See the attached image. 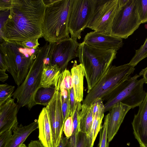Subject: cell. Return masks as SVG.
Segmentation results:
<instances>
[{"label":"cell","mask_w":147,"mask_h":147,"mask_svg":"<svg viewBox=\"0 0 147 147\" xmlns=\"http://www.w3.org/2000/svg\"><path fill=\"white\" fill-rule=\"evenodd\" d=\"M45 9L43 0H12L9 14L0 28L1 38L21 42L41 38Z\"/></svg>","instance_id":"obj_1"},{"label":"cell","mask_w":147,"mask_h":147,"mask_svg":"<svg viewBox=\"0 0 147 147\" xmlns=\"http://www.w3.org/2000/svg\"><path fill=\"white\" fill-rule=\"evenodd\" d=\"M45 9L42 37L49 43L68 38L70 16L74 0H44Z\"/></svg>","instance_id":"obj_2"},{"label":"cell","mask_w":147,"mask_h":147,"mask_svg":"<svg viewBox=\"0 0 147 147\" xmlns=\"http://www.w3.org/2000/svg\"><path fill=\"white\" fill-rule=\"evenodd\" d=\"M117 51L79 43L77 51L79 61L84 67L87 85V92L102 77L116 58Z\"/></svg>","instance_id":"obj_3"},{"label":"cell","mask_w":147,"mask_h":147,"mask_svg":"<svg viewBox=\"0 0 147 147\" xmlns=\"http://www.w3.org/2000/svg\"><path fill=\"white\" fill-rule=\"evenodd\" d=\"M48 42L37 50L25 79L13 94V98L17 99L19 109L25 106L30 110L37 105L35 99L36 95L40 88L43 69L49 63L47 59Z\"/></svg>","instance_id":"obj_4"},{"label":"cell","mask_w":147,"mask_h":147,"mask_svg":"<svg viewBox=\"0 0 147 147\" xmlns=\"http://www.w3.org/2000/svg\"><path fill=\"white\" fill-rule=\"evenodd\" d=\"M39 48L30 49L21 42L3 40L0 45L7 70L11 74L16 84L19 86L27 75L36 52Z\"/></svg>","instance_id":"obj_5"},{"label":"cell","mask_w":147,"mask_h":147,"mask_svg":"<svg viewBox=\"0 0 147 147\" xmlns=\"http://www.w3.org/2000/svg\"><path fill=\"white\" fill-rule=\"evenodd\" d=\"M135 69L129 63L117 66L111 65L95 86L87 92L82 104L90 106L99 98L103 101H107Z\"/></svg>","instance_id":"obj_6"},{"label":"cell","mask_w":147,"mask_h":147,"mask_svg":"<svg viewBox=\"0 0 147 147\" xmlns=\"http://www.w3.org/2000/svg\"><path fill=\"white\" fill-rule=\"evenodd\" d=\"M136 74L130 77L118 87L112 96L104 105L105 112L109 111L116 104L121 102L131 109L139 106L143 100L146 93L143 89V78Z\"/></svg>","instance_id":"obj_7"},{"label":"cell","mask_w":147,"mask_h":147,"mask_svg":"<svg viewBox=\"0 0 147 147\" xmlns=\"http://www.w3.org/2000/svg\"><path fill=\"white\" fill-rule=\"evenodd\" d=\"M141 24L137 0H129L124 5L119 6L113 19L111 34L121 39H126Z\"/></svg>","instance_id":"obj_8"},{"label":"cell","mask_w":147,"mask_h":147,"mask_svg":"<svg viewBox=\"0 0 147 147\" xmlns=\"http://www.w3.org/2000/svg\"><path fill=\"white\" fill-rule=\"evenodd\" d=\"M119 7L118 0H95L87 28L94 31L111 34L113 21Z\"/></svg>","instance_id":"obj_9"},{"label":"cell","mask_w":147,"mask_h":147,"mask_svg":"<svg viewBox=\"0 0 147 147\" xmlns=\"http://www.w3.org/2000/svg\"><path fill=\"white\" fill-rule=\"evenodd\" d=\"M95 3V0H74L68 25L71 37L80 38L90 22Z\"/></svg>","instance_id":"obj_10"},{"label":"cell","mask_w":147,"mask_h":147,"mask_svg":"<svg viewBox=\"0 0 147 147\" xmlns=\"http://www.w3.org/2000/svg\"><path fill=\"white\" fill-rule=\"evenodd\" d=\"M79 45L71 37L54 43H49L48 53L50 65H57L62 72L67 69L69 62L77 57Z\"/></svg>","instance_id":"obj_11"},{"label":"cell","mask_w":147,"mask_h":147,"mask_svg":"<svg viewBox=\"0 0 147 147\" xmlns=\"http://www.w3.org/2000/svg\"><path fill=\"white\" fill-rule=\"evenodd\" d=\"M52 130L54 147L57 146L63 134L64 123L61 109L60 91L56 89L53 96L46 106Z\"/></svg>","instance_id":"obj_12"},{"label":"cell","mask_w":147,"mask_h":147,"mask_svg":"<svg viewBox=\"0 0 147 147\" xmlns=\"http://www.w3.org/2000/svg\"><path fill=\"white\" fill-rule=\"evenodd\" d=\"M83 42L88 45L104 49H113L117 51L123 46L122 39L111 34L96 31L87 33Z\"/></svg>","instance_id":"obj_13"},{"label":"cell","mask_w":147,"mask_h":147,"mask_svg":"<svg viewBox=\"0 0 147 147\" xmlns=\"http://www.w3.org/2000/svg\"><path fill=\"white\" fill-rule=\"evenodd\" d=\"M139 107L131 123L133 133L140 147H147V92Z\"/></svg>","instance_id":"obj_14"},{"label":"cell","mask_w":147,"mask_h":147,"mask_svg":"<svg viewBox=\"0 0 147 147\" xmlns=\"http://www.w3.org/2000/svg\"><path fill=\"white\" fill-rule=\"evenodd\" d=\"M19 109L13 98L9 99L0 106V134L13 130L18 126L17 115Z\"/></svg>","instance_id":"obj_15"},{"label":"cell","mask_w":147,"mask_h":147,"mask_svg":"<svg viewBox=\"0 0 147 147\" xmlns=\"http://www.w3.org/2000/svg\"><path fill=\"white\" fill-rule=\"evenodd\" d=\"M131 109L120 102L114 105L109 111L107 128L108 142L109 143L117 133L124 118Z\"/></svg>","instance_id":"obj_16"},{"label":"cell","mask_w":147,"mask_h":147,"mask_svg":"<svg viewBox=\"0 0 147 147\" xmlns=\"http://www.w3.org/2000/svg\"><path fill=\"white\" fill-rule=\"evenodd\" d=\"M39 140L44 147H54L53 134L48 111L43 108L37 120Z\"/></svg>","instance_id":"obj_17"},{"label":"cell","mask_w":147,"mask_h":147,"mask_svg":"<svg viewBox=\"0 0 147 147\" xmlns=\"http://www.w3.org/2000/svg\"><path fill=\"white\" fill-rule=\"evenodd\" d=\"M38 128L37 120L29 124L23 126L22 124L13 130V133L5 147H18L23 144L29 136Z\"/></svg>","instance_id":"obj_18"},{"label":"cell","mask_w":147,"mask_h":147,"mask_svg":"<svg viewBox=\"0 0 147 147\" xmlns=\"http://www.w3.org/2000/svg\"><path fill=\"white\" fill-rule=\"evenodd\" d=\"M70 72L76 100L77 102H81L83 100L84 78L85 76L84 67L80 63L78 64L75 60Z\"/></svg>","instance_id":"obj_19"},{"label":"cell","mask_w":147,"mask_h":147,"mask_svg":"<svg viewBox=\"0 0 147 147\" xmlns=\"http://www.w3.org/2000/svg\"><path fill=\"white\" fill-rule=\"evenodd\" d=\"M61 72L60 69L56 65H45L42 72L40 88H49L52 86L56 88Z\"/></svg>","instance_id":"obj_20"},{"label":"cell","mask_w":147,"mask_h":147,"mask_svg":"<svg viewBox=\"0 0 147 147\" xmlns=\"http://www.w3.org/2000/svg\"><path fill=\"white\" fill-rule=\"evenodd\" d=\"M93 104L88 106L82 104L79 113L80 132L87 135L92 125Z\"/></svg>","instance_id":"obj_21"},{"label":"cell","mask_w":147,"mask_h":147,"mask_svg":"<svg viewBox=\"0 0 147 147\" xmlns=\"http://www.w3.org/2000/svg\"><path fill=\"white\" fill-rule=\"evenodd\" d=\"M39 89L36 92L35 100L37 104L45 106L48 105L52 99L56 90L54 87L42 88Z\"/></svg>","instance_id":"obj_22"},{"label":"cell","mask_w":147,"mask_h":147,"mask_svg":"<svg viewBox=\"0 0 147 147\" xmlns=\"http://www.w3.org/2000/svg\"><path fill=\"white\" fill-rule=\"evenodd\" d=\"M73 88L72 77L71 72L66 69L61 72L56 89L60 91L62 89L69 90Z\"/></svg>","instance_id":"obj_23"},{"label":"cell","mask_w":147,"mask_h":147,"mask_svg":"<svg viewBox=\"0 0 147 147\" xmlns=\"http://www.w3.org/2000/svg\"><path fill=\"white\" fill-rule=\"evenodd\" d=\"M61 109L63 122L71 116L70 100L69 90L62 89L60 91Z\"/></svg>","instance_id":"obj_24"},{"label":"cell","mask_w":147,"mask_h":147,"mask_svg":"<svg viewBox=\"0 0 147 147\" xmlns=\"http://www.w3.org/2000/svg\"><path fill=\"white\" fill-rule=\"evenodd\" d=\"M15 86L6 83L0 85V106L2 105L12 96Z\"/></svg>","instance_id":"obj_25"},{"label":"cell","mask_w":147,"mask_h":147,"mask_svg":"<svg viewBox=\"0 0 147 147\" xmlns=\"http://www.w3.org/2000/svg\"><path fill=\"white\" fill-rule=\"evenodd\" d=\"M147 57V38L143 45L136 50L135 54L129 63L134 67L141 60Z\"/></svg>","instance_id":"obj_26"},{"label":"cell","mask_w":147,"mask_h":147,"mask_svg":"<svg viewBox=\"0 0 147 147\" xmlns=\"http://www.w3.org/2000/svg\"><path fill=\"white\" fill-rule=\"evenodd\" d=\"M109 122V114L105 117L104 122L99 131L100 136L98 147H109L108 142L107 128Z\"/></svg>","instance_id":"obj_27"},{"label":"cell","mask_w":147,"mask_h":147,"mask_svg":"<svg viewBox=\"0 0 147 147\" xmlns=\"http://www.w3.org/2000/svg\"><path fill=\"white\" fill-rule=\"evenodd\" d=\"M139 16L142 23L147 22V0H137Z\"/></svg>","instance_id":"obj_28"},{"label":"cell","mask_w":147,"mask_h":147,"mask_svg":"<svg viewBox=\"0 0 147 147\" xmlns=\"http://www.w3.org/2000/svg\"><path fill=\"white\" fill-rule=\"evenodd\" d=\"M73 130L72 118L70 116L64 122L63 131L65 137L69 139L72 135Z\"/></svg>","instance_id":"obj_29"},{"label":"cell","mask_w":147,"mask_h":147,"mask_svg":"<svg viewBox=\"0 0 147 147\" xmlns=\"http://www.w3.org/2000/svg\"><path fill=\"white\" fill-rule=\"evenodd\" d=\"M12 130H9L0 134V147H5L12 135Z\"/></svg>","instance_id":"obj_30"},{"label":"cell","mask_w":147,"mask_h":147,"mask_svg":"<svg viewBox=\"0 0 147 147\" xmlns=\"http://www.w3.org/2000/svg\"><path fill=\"white\" fill-rule=\"evenodd\" d=\"M70 100L71 116L73 115L77 104L75 97L73 88L69 90Z\"/></svg>","instance_id":"obj_31"},{"label":"cell","mask_w":147,"mask_h":147,"mask_svg":"<svg viewBox=\"0 0 147 147\" xmlns=\"http://www.w3.org/2000/svg\"><path fill=\"white\" fill-rule=\"evenodd\" d=\"M87 142L86 134L80 132L78 137L76 147H87Z\"/></svg>","instance_id":"obj_32"},{"label":"cell","mask_w":147,"mask_h":147,"mask_svg":"<svg viewBox=\"0 0 147 147\" xmlns=\"http://www.w3.org/2000/svg\"><path fill=\"white\" fill-rule=\"evenodd\" d=\"M38 39L28 40L21 42L26 48L36 49L38 48V46L39 45L38 42Z\"/></svg>","instance_id":"obj_33"},{"label":"cell","mask_w":147,"mask_h":147,"mask_svg":"<svg viewBox=\"0 0 147 147\" xmlns=\"http://www.w3.org/2000/svg\"><path fill=\"white\" fill-rule=\"evenodd\" d=\"M12 0H0V11L9 10L11 7Z\"/></svg>","instance_id":"obj_34"},{"label":"cell","mask_w":147,"mask_h":147,"mask_svg":"<svg viewBox=\"0 0 147 147\" xmlns=\"http://www.w3.org/2000/svg\"><path fill=\"white\" fill-rule=\"evenodd\" d=\"M78 137L72 135L68 140L67 147H76Z\"/></svg>","instance_id":"obj_35"},{"label":"cell","mask_w":147,"mask_h":147,"mask_svg":"<svg viewBox=\"0 0 147 147\" xmlns=\"http://www.w3.org/2000/svg\"><path fill=\"white\" fill-rule=\"evenodd\" d=\"M7 69L3 55L0 53V70L6 71Z\"/></svg>","instance_id":"obj_36"},{"label":"cell","mask_w":147,"mask_h":147,"mask_svg":"<svg viewBox=\"0 0 147 147\" xmlns=\"http://www.w3.org/2000/svg\"><path fill=\"white\" fill-rule=\"evenodd\" d=\"M69 138L64 136L63 134L59 145L56 147H67Z\"/></svg>","instance_id":"obj_37"},{"label":"cell","mask_w":147,"mask_h":147,"mask_svg":"<svg viewBox=\"0 0 147 147\" xmlns=\"http://www.w3.org/2000/svg\"><path fill=\"white\" fill-rule=\"evenodd\" d=\"M28 147H44L39 140H32L28 145Z\"/></svg>","instance_id":"obj_38"},{"label":"cell","mask_w":147,"mask_h":147,"mask_svg":"<svg viewBox=\"0 0 147 147\" xmlns=\"http://www.w3.org/2000/svg\"><path fill=\"white\" fill-rule=\"evenodd\" d=\"M8 75L5 71L0 70V80L2 82H4L8 78Z\"/></svg>","instance_id":"obj_39"},{"label":"cell","mask_w":147,"mask_h":147,"mask_svg":"<svg viewBox=\"0 0 147 147\" xmlns=\"http://www.w3.org/2000/svg\"><path fill=\"white\" fill-rule=\"evenodd\" d=\"M139 75L143 76L144 83L147 84V67L142 69L139 73Z\"/></svg>","instance_id":"obj_40"},{"label":"cell","mask_w":147,"mask_h":147,"mask_svg":"<svg viewBox=\"0 0 147 147\" xmlns=\"http://www.w3.org/2000/svg\"><path fill=\"white\" fill-rule=\"evenodd\" d=\"M129 0H118L119 6H121L125 5Z\"/></svg>","instance_id":"obj_41"},{"label":"cell","mask_w":147,"mask_h":147,"mask_svg":"<svg viewBox=\"0 0 147 147\" xmlns=\"http://www.w3.org/2000/svg\"><path fill=\"white\" fill-rule=\"evenodd\" d=\"M18 147H28L25 144H23L20 145Z\"/></svg>","instance_id":"obj_42"}]
</instances>
